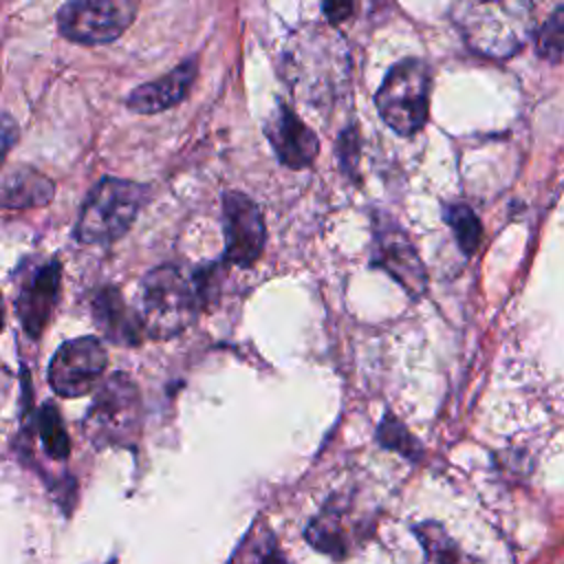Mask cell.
<instances>
[{"label":"cell","mask_w":564,"mask_h":564,"mask_svg":"<svg viewBox=\"0 0 564 564\" xmlns=\"http://www.w3.org/2000/svg\"><path fill=\"white\" fill-rule=\"evenodd\" d=\"M205 308L194 271L178 264L150 269L139 286V317L150 339H172L181 335Z\"/></svg>","instance_id":"obj_1"},{"label":"cell","mask_w":564,"mask_h":564,"mask_svg":"<svg viewBox=\"0 0 564 564\" xmlns=\"http://www.w3.org/2000/svg\"><path fill=\"white\" fill-rule=\"evenodd\" d=\"M467 46L487 57L518 53L535 29L533 4L529 2H460L452 9Z\"/></svg>","instance_id":"obj_2"},{"label":"cell","mask_w":564,"mask_h":564,"mask_svg":"<svg viewBox=\"0 0 564 564\" xmlns=\"http://www.w3.org/2000/svg\"><path fill=\"white\" fill-rule=\"evenodd\" d=\"M148 187L134 181L104 176L86 196L77 225L75 238L82 245H108L121 238L141 207L145 205Z\"/></svg>","instance_id":"obj_3"},{"label":"cell","mask_w":564,"mask_h":564,"mask_svg":"<svg viewBox=\"0 0 564 564\" xmlns=\"http://www.w3.org/2000/svg\"><path fill=\"white\" fill-rule=\"evenodd\" d=\"M430 90V66L419 57H405L383 77L375 95L377 112L399 137H414L427 121Z\"/></svg>","instance_id":"obj_4"},{"label":"cell","mask_w":564,"mask_h":564,"mask_svg":"<svg viewBox=\"0 0 564 564\" xmlns=\"http://www.w3.org/2000/svg\"><path fill=\"white\" fill-rule=\"evenodd\" d=\"M84 430L97 445H128L141 432V394L123 372H112L95 392Z\"/></svg>","instance_id":"obj_5"},{"label":"cell","mask_w":564,"mask_h":564,"mask_svg":"<svg viewBox=\"0 0 564 564\" xmlns=\"http://www.w3.org/2000/svg\"><path fill=\"white\" fill-rule=\"evenodd\" d=\"M132 0H75L57 11V31L77 44L95 46L117 40L134 20Z\"/></svg>","instance_id":"obj_6"},{"label":"cell","mask_w":564,"mask_h":564,"mask_svg":"<svg viewBox=\"0 0 564 564\" xmlns=\"http://www.w3.org/2000/svg\"><path fill=\"white\" fill-rule=\"evenodd\" d=\"M108 366V355L99 339L86 335L64 341L51 364L48 383L55 394L64 399H75L95 390Z\"/></svg>","instance_id":"obj_7"},{"label":"cell","mask_w":564,"mask_h":564,"mask_svg":"<svg viewBox=\"0 0 564 564\" xmlns=\"http://www.w3.org/2000/svg\"><path fill=\"white\" fill-rule=\"evenodd\" d=\"M370 267L386 271L412 297L423 295V291L427 286V273H425V267H423L414 245L410 242L405 231L390 218L375 223L372 247H370Z\"/></svg>","instance_id":"obj_8"},{"label":"cell","mask_w":564,"mask_h":564,"mask_svg":"<svg viewBox=\"0 0 564 564\" xmlns=\"http://www.w3.org/2000/svg\"><path fill=\"white\" fill-rule=\"evenodd\" d=\"M225 260L236 267H251L264 251V218L260 207L242 192L223 194Z\"/></svg>","instance_id":"obj_9"},{"label":"cell","mask_w":564,"mask_h":564,"mask_svg":"<svg viewBox=\"0 0 564 564\" xmlns=\"http://www.w3.org/2000/svg\"><path fill=\"white\" fill-rule=\"evenodd\" d=\"M62 264L57 258L29 267L15 291V315L22 330L37 339L48 326L59 300Z\"/></svg>","instance_id":"obj_10"},{"label":"cell","mask_w":564,"mask_h":564,"mask_svg":"<svg viewBox=\"0 0 564 564\" xmlns=\"http://www.w3.org/2000/svg\"><path fill=\"white\" fill-rule=\"evenodd\" d=\"M264 134L280 163L291 170L308 167L319 152L317 134L286 104H278L269 115Z\"/></svg>","instance_id":"obj_11"},{"label":"cell","mask_w":564,"mask_h":564,"mask_svg":"<svg viewBox=\"0 0 564 564\" xmlns=\"http://www.w3.org/2000/svg\"><path fill=\"white\" fill-rule=\"evenodd\" d=\"M198 75V57L192 55L174 66L170 73L154 82H145L137 86L128 97L126 106L139 115H154L178 106L192 90L194 79Z\"/></svg>","instance_id":"obj_12"},{"label":"cell","mask_w":564,"mask_h":564,"mask_svg":"<svg viewBox=\"0 0 564 564\" xmlns=\"http://www.w3.org/2000/svg\"><path fill=\"white\" fill-rule=\"evenodd\" d=\"M93 322L97 330L112 344L119 346H139L143 333V324L139 313H134L119 293L117 286H104L93 304H90Z\"/></svg>","instance_id":"obj_13"},{"label":"cell","mask_w":564,"mask_h":564,"mask_svg":"<svg viewBox=\"0 0 564 564\" xmlns=\"http://www.w3.org/2000/svg\"><path fill=\"white\" fill-rule=\"evenodd\" d=\"M55 183L29 165H15L4 170L0 198L4 209H33L51 203Z\"/></svg>","instance_id":"obj_14"},{"label":"cell","mask_w":564,"mask_h":564,"mask_svg":"<svg viewBox=\"0 0 564 564\" xmlns=\"http://www.w3.org/2000/svg\"><path fill=\"white\" fill-rule=\"evenodd\" d=\"M306 540L333 555V557H344L348 553V538L344 531V522H341V509H337L335 505H328L306 529Z\"/></svg>","instance_id":"obj_15"},{"label":"cell","mask_w":564,"mask_h":564,"mask_svg":"<svg viewBox=\"0 0 564 564\" xmlns=\"http://www.w3.org/2000/svg\"><path fill=\"white\" fill-rule=\"evenodd\" d=\"M37 434H40L44 452L51 458H55V460H66L68 458L70 438H68L66 427L62 423L59 410L51 401H44L37 410Z\"/></svg>","instance_id":"obj_16"},{"label":"cell","mask_w":564,"mask_h":564,"mask_svg":"<svg viewBox=\"0 0 564 564\" xmlns=\"http://www.w3.org/2000/svg\"><path fill=\"white\" fill-rule=\"evenodd\" d=\"M445 220L452 227L458 247L465 253H474L482 240V227L478 216L467 205L456 203L445 209Z\"/></svg>","instance_id":"obj_17"},{"label":"cell","mask_w":564,"mask_h":564,"mask_svg":"<svg viewBox=\"0 0 564 564\" xmlns=\"http://www.w3.org/2000/svg\"><path fill=\"white\" fill-rule=\"evenodd\" d=\"M377 441L383 447L408 456L410 460H416L421 456V445L416 443V438L405 430V425L392 412L383 414V419L377 427Z\"/></svg>","instance_id":"obj_18"},{"label":"cell","mask_w":564,"mask_h":564,"mask_svg":"<svg viewBox=\"0 0 564 564\" xmlns=\"http://www.w3.org/2000/svg\"><path fill=\"white\" fill-rule=\"evenodd\" d=\"M414 531L430 560H434L436 564H456L458 551L449 535L443 531V527H438L436 522H423Z\"/></svg>","instance_id":"obj_19"},{"label":"cell","mask_w":564,"mask_h":564,"mask_svg":"<svg viewBox=\"0 0 564 564\" xmlns=\"http://www.w3.org/2000/svg\"><path fill=\"white\" fill-rule=\"evenodd\" d=\"M535 48L538 55L549 62H555L564 55V7L551 13L535 31Z\"/></svg>","instance_id":"obj_20"},{"label":"cell","mask_w":564,"mask_h":564,"mask_svg":"<svg viewBox=\"0 0 564 564\" xmlns=\"http://www.w3.org/2000/svg\"><path fill=\"white\" fill-rule=\"evenodd\" d=\"M339 167L352 178L359 174V132L357 126H348L337 141Z\"/></svg>","instance_id":"obj_21"},{"label":"cell","mask_w":564,"mask_h":564,"mask_svg":"<svg viewBox=\"0 0 564 564\" xmlns=\"http://www.w3.org/2000/svg\"><path fill=\"white\" fill-rule=\"evenodd\" d=\"M322 11L326 13V18H328L330 22H341V20H346V18L352 15L355 7L348 4V2H335V4L326 2V4H322Z\"/></svg>","instance_id":"obj_22"},{"label":"cell","mask_w":564,"mask_h":564,"mask_svg":"<svg viewBox=\"0 0 564 564\" xmlns=\"http://www.w3.org/2000/svg\"><path fill=\"white\" fill-rule=\"evenodd\" d=\"M15 139H18V128H15L13 119L4 112V115H2V141H4L2 154H4V156H7V152L11 150V145L15 143Z\"/></svg>","instance_id":"obj_23"},{"label":"cell","mask_w":564,"mask_h":564,"mask_svg":"<svg viewBox=\"0 0 564 564\" xmlns=\"http://www.w3.org/2000/svg\"><path fill=\"white\" fill-rule=\"evenodd\" d=\"M262 564H286L278 553H271V555H267L264 560H262Z\"/></svg>","instance_id":"obj_24"}]
</instances>
